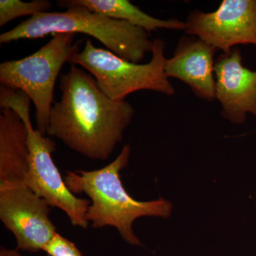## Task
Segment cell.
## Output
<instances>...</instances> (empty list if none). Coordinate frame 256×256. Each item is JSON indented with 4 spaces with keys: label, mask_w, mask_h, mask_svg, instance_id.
<instances>
[{
    "label": "cell",
    "mask_w": 256,
    "mask_h": 256,
    "mask_svg": "<svg viewBox=\"0 0 256 256\" xmlns=\"http://www.w3.org/2000/svg\"><path fill=\"white\" fill-rule=\"evenodd\" d=\"M164 50V42L154 38L149 63L134 64L110 50L98 48L87 38L82 50H76L68 63L88 70L101 92L111 100H124L130 94L144 90L173 96L174 87L165 74Z\"/></svg>",
    "instance_id": "obj_5"
},
{
    "label": "cell",
    "mask_w": 256,
    "mask_h": 256,
    "mask_svg": "<svg viewBox=\"0 0 256 256\" xmlns=\"http://www.w3.org/2000/svg\"><path fill=\"white\" fill-rule=\"evenodd\" d=\"M66 9L31 16L2 34L0 43L44 38L56 33H82L94 37L114 54L132 63H140L146 54L152 53L153 41L143 28L98 14L80 5Z\"/></svg>",
    "instance_id": "obj_3"
},
{
    "label": "cell",
    "mask_w": 256,
    "mask_h": 256,
    "mask_svg": "<svg viewBox=\"0 0 256 256\" xmlns=\"http://www.w3.org/2000/svg\"><path fill=\"white\" fill-rule=\"evenodd\" d=\"M130 154V146L126 144L110 164L89 171H68L64 180L74 194L84 193L90 198L86 218L92 228L114 227L127 244L143 246L133 223L141 217L168 218L173 205L163 198L138 201L126 191L120 174L128 164Z\"/></svg>",
    "instance_id": "obj_2"
},
{
    "label": "cell",
    "mask_w": 256,
    "mask_h": 256,
    "mask_svg": "<svg viewBox=\"0 0 256 256\" xmlns=\"http://www.w3.org/2000/svg\"><path fill=\"white\" fill-rule=\"evenodd\" d=\"M215 98L222 114L233 124H242L250 114L256 117V70L242 64L240 50L224 54L215 62Z\"/></svg>",
    "instance_id": "obj_9"
},
{
    "label": "cell",
    "mask_w": 256,
    "mask_h": 256,
    "mask_svg": "<svg viewBox=\"0 0 256 256\" xmlns=\"http://www.w3.org/2000/svg\"><path fill=\"white\" fill-rule=\"evenodd\" d=\"M216 50L195 36H183L174 55L165 62V74L186 84L206 100L215 99L214 57Z\"/></svg>",
    "instance_id": "obj_10"
},
{
    "label": "cell",
    "mask_w": 256,
    "mask_h": 256,
    "mask_svg": "<svg viewBox=\"0 0 256 256\" xmlns=\"http://www.w3.org/2000/svg\"><path fill=\"white\" fill-rule=\"evenodd\" d=\"M52 3L47 0H34L24 2L21 0H1L0 1V26L15 18L24 16H35L42 13L50 12Z\"/></svg>",
    "instance_id": "obj_13"
},
{
    "label": "cell",
    "mask_w": 256,
    "mask_h": 256,
    "mask_svg": "<svg viewBox=\"0 0 256 256\" xmlns=\"http://www.w3.org/2000/svg\"><path fill=\"white\" fill-rule=\"evenodd\" d=\"M60 87L62 97L52 106L46 134L89 159L108 160L132 121V106L111 100L76 65L60 76Z\"/></svg>",
    "instance_id": "obj_1"
},
{
    "label": "cell",
    "mask_w": 256,
    "mask_h": 256,
    "mask_svg": "<svg viewBox=\"0 0 256 256\" xmlns=\"http://www.w3.org/2000/svg\"><path fill=\"white\" fill-rule=\"evenodd\" d=\"M44 252L48 256H82L73 242L58 233L48 242Z\"/></svg>",
    "instance_id": "obj_14"
},
{
    "label": "cell",
    "mask_w": 256,
    "mask_h": 256,
    "mask_svg": "<svg viewBox=\"0 0 256 256\" xmlns=\"http://www.w3.org/2000/svg\"><path fill=\"white\" fill-rule=\"evenodd\" d=\"M0 256H23L18 248L9 249L5 247H1Z\"/></svg>",
    "instance_id": "obj_15"
},
{
    "label": "cell",
    "mask_w": 256,
    "mask_h": 256,
    "mask_svg": "<svg viewBox=\"0 0 256 256\" xmlns=\"http://www.w3.org/2000/svg\"><path fill=\"white\" fill-rule=\"evenodd\" d=\"M31 99L20 90L2 86L0 107L10 108L18 114L26 126L30 148L28 170L25 185L50 207L63 210L74 226L87 228L86 215L90 200L78 198L66 184L52 158L56 143L34 129L30 120Z\"/></svg>",
    "instance_id": "obj_4"
},
{
    "label": "cell",
    "mask_w": 256,
    "mask_h": 256,
    "mask_svg": "<svg viewBox=\"0 0 256 256\" xmlns=\"http://www.w3.org/2000/svg\"><path fill=\"white\" fill-rule=\"evenodd\" d=\"M30 148L22 120L10 108L0 114V188L25 185Z\"/></svg>",
    "instance_id": "obj_11"
},
{
    "label": "cell",
    "mask_w": 256,
    "mask_h": 256,
    "mask_svg": "<svg viewBox=\"0 0 256 256\" xmlns=\"http://www.w3.org/2000/svg\"><path fill=\"white\" fill-rule=\"evenodd\" d=\"M57 4L62 8L80 5L107 18L127 22L143 28L148 33L160 28L174 30L186 28V24L182 21L176 18L163 20L153 18L128 0H60L57 2Z\"/></svg>",
    "instance_id": "obj_12"
},
{
    "label": "cell",
    "mask_w": 256,
    "mask_h": 256,
    "mask_svg": "<svg viewBox=\"0 0 256 256\" xmlns=\"http://www.w3.org/2000/svg\"><path fill=\"white\" fill-rule=\"evenodd\" d=\"M44 46L32 54L0 64L2 85L26 94L34 106L36 130L46 134L56 82L64 64L80 50L82 40L74 43L76 34L56 33Z\"/></svg>",
    "instance_id": "obj_6"
},
{
    "label": "cell",
    "mask_w": 256,
    "mask_h": 256,
    "mask_svg": "<svg viewBox=\"0 0 256 256\" xmlns=\"http://www.w3.org/2000/svg\"><path fill=\"white\" fill-rule=\"evenodd\" d=\"M50 207L26 185L0 188V220L20 250L44 252L58 233L50 217Z\"/></svg>",
    "instance_id": "obj_7"
},
{
    "label": "cell",
    "mask_w": 256,
    "mask_h": 256,
    "mask_svg": "<svg viewBox=\"0 0 256 256\" xmlns=\"http://www.w3.org/2000/svg\"><path fill=\"white\" fill-rule=\"evenodd\" d=\"M185 24L186 35L224 54L236 45L256 46V0H224L212 12H192Z\"/></svg>",
    "instance_id": "obj_8"
}]
</instances>
